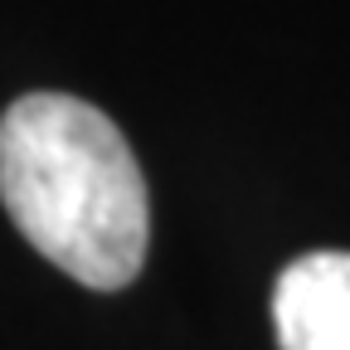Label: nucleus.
<instances>
[{
	"label": "nucleus",
	"instance_id": "nucleus-1",
	"mask_svg": "<svg viewBox=\"0 0 350 350\" xmlns=\"http://www.w3.org/2000/svg\"><path fill=\"white\" fill-rule=\"evenodd\" d=\"M0 204L59 273L117 292L151 239L146 180L117 122L68 93H25L0 117Z\"/></svg>",
	"mask_w": 350,
	"mask_h": 350
},
{
	"label": "nucleus",
	"instance_id": "nucleus-2",
	"mask_svg": "<svg viewBox=\"0 0 350 350\" xmlns=\"http://www.w3.org/2000/svg\"><path fill=\"white\" fill-rule=\"evenodd\" d=\"M273 321L282 350H350V253H306L278 278Z\"/></svg>",
	"mask_w": 350,
	"mask_h": 350
}]
</instances>
